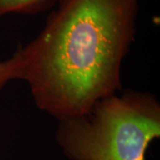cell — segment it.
Wrapping results in <instances>:
<instances>
[{
  "label": "cell",
  "instance_id": "cell-3",
  "mask_svg": "<svg viewBox=\"0 0 160 160\" xmlns=\"http://www.w3.org/2000/svg\"><path fill=\"white\" fill-rule=\"evenodd\" d=\"M57 0H0V18L10 14H37L52 8Z\"/></svg>",
  "mask_w": 160,
  "mask_h": 160
},
{
  "label": "cell",
  "instance_id": "cell-2",
  "mask_svg": "<svg viewBox=\"0 0 160 160\" xmlns=\"http://www.w3.org/2000/svg\"><path fill=\"white\" fill-rule=\"evenodd\" d=\"M160 136V103L148 92L127 90L87 113L58 121L55 140L70 160H145Z\"/></svg>",
  "mask_w": 160,
  "mask_h": 160
},
{
  "label": "cell",
  "instance_id": "cell-1",
  "mask_svg": "<svg viewBox=\"0 0 160 160\" xmlns=\"http://www.w3.org/2000/svg\"><path fill=\"white\" fill-rule=\"evenodd\" d=\"M24 46L21 79L37 107L58 121L87 113L122 89L121 69L135 38L139 0H57Z\"/></svg>",
  "mask_w": 160,
  "mask_h": 160
},
{
  "label": "cell",
  "instance_id": "cell-4",
  "mask_svg": "<svg viewBox=\"0 0 160 160\" xmlns=\"http://www.w3.org/2000/svg\"><path fill=\"white\" fill-rule=\"evenodd\" d=\"M22 66V53L18 47L12 56L0 62V90L10 81L21 79Z\"/></svg>",
  "mask_w": 160,
  "mask_h": 160
}]
</instances>
